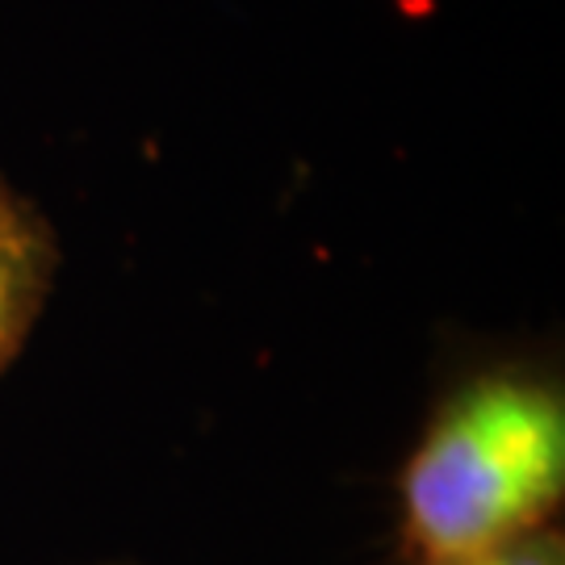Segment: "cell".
Wrapping results in <instances>:
<instances>
[{
	"label": "cell",
	"mask_w": 565,
	"mask_h": 565,
	"mask_svg": "<svg viewBox=\"0 0 565 565\" xmlns=\"http://www.w3.org/2000/svg\"><path fill=\"white\" fill-rule=\"evenodd\" d=\"M565 398L557 377L486 369L431 411L398 478L406 565H469L557 520Z\"/></svg>",
	"instance_id": "1"
},
{
	"label": "cell",
	"mask_w": 565,
	"mask_h": 565,
	"mask_svg": "<svg viewBox=\"0 0 565 565\" xmlns=\"http://www.w3.org/2000/svg\"><path fill=\"white\" fill-rule=\"evenodd\" d=\"M55 264L60 252L46 218L0 181V373L39 323Z\"/></svg>",
	"instance_id": "2"
},
{
	"label": "cell",
	"mask_w": 565,
	"mask_h": 565,
	"mask_svg": "<svg viewBox=\"0 0 565 565\" xmlns=\"http://www.w3.org/2000/svg\"><path fill=\"white\" fill-rule=\"evenodd\" d=\"M473 565H565L562 527L557 524L536 527V532H527V536H520V541H511V545L478 557Z\"/></svg>",
	"instance_id": "3"
},
{
	"label": "cell",
	"mask_w": 565,
	"mask_h": 565,
	"mask_svg": "<svg viewBox=\"0 0 565 565\" xmlns=\"http://www.w3.org/2000/svg\"><path fill=\"white\" fill-rule=\"evenodd\" d=\"M469 565H473V562H469Z\"/></svg>",
	"instance_id": "4"
}]
</instances>
